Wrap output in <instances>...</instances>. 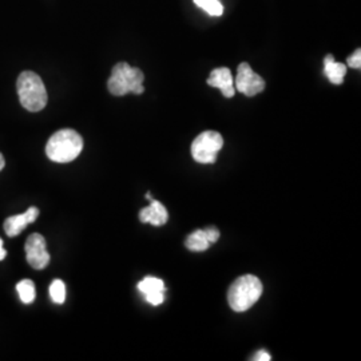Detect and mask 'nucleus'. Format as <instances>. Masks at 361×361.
Instances as JSON below:
<instances>
[{
	"instance_id": "obj_1",
	"label": "nucleus",
	"mask_w": 361,
	"mask_h": 361,
	"mask_svg": "<svg viewBox=\"0 0 361 361\" xmlns=\"http://www.w3.org/2000/svg\"><path fill=\"white\" fill-rule=\"evenodd\" d=\"M83 138L75 130L62 129L52 134L46 146V154L56 164H68L79 157Z\"/></svg>"
},
{
	"instance_id": "obj_2",
	"label": "nucleus",
	"mask_w": 361,
	"mask_h": 361,
	"mask_svg": "<svg viewBox=\"0 0 361 361\" xmlns=\"http://www.w3.org/2000/svg\"><path fill=\"white\" fill-rule=\"evenodd\" d=\"M16 89L20 104L28 111L38 113L46 107L49 101L47 90L38 74L32 71H23L18 78Z\"/></svg>"
},
{
	"instance_id": "obj_3",
	"label": "nucleus",
	"mask_w": 361,
	"mask_h": 361,
	"mask_svg": "<svg viewBox=\"0 0 361 361\" xmlns=\"http://www.w3.org/2000/svg\"><path fill=\"white\" fill-rule=\"evenodd\" d=\"M262 295V284L256 276L246 274L238 277L228 290V302L234 312L249 310Z\"/></svg>"
},
{
	"instance_id": "obj_4",
	"label": "nucleus",
	"mask_w": 361,
	"mask_h": 361,
	"mask_svg": "<svg viewBox=\"0 0 361 361\" xmlns=\"http://www.w3.org/2000/svg\"><path fill=\"white\" fill-rule=\"evenodd\" d=\"M143 80L145 75L140 68L121 62L114 66L107 82V89L116 97H123L129 92L140 95L145 92Z\"/></svg>"
},
{
	"instance_id": "obj_5",
	"label": "nucleus",
	"mask_w": 361,
	"mask_h": 361,
	"mask_svg": "<svg viewBox=\"0 0 361 361\" xmlns=\"http://www.w3.org/2000/svg\"><path fill=\"white\" fill-rule=\"evenodd\" d=\"M222 146L224 138L217 131L207 130L201 133L192 143V155L194 161L204 165L214 164Z\"/></svg>"
},
{
	"instance_id": "obj_6",
	"label": "nucleus",
	"mask_w": 361,
	"mask_h": 361,
	"mask_svg": "<svg viewBox=\"0 0 361 361\" xmlns=\"http://www.w3.org/2000/svg\"><path fill=\"white\" fill-rule=\"evenodd\" d=\"M234 89L238 92H243L246 97H255L265 89V80L253 71L249 63L243 62L237 68Z\"/></svg>"
},
{
	"instance_id": "obj_7",
	"label": "nucleus",
	"mask_w": 361,
	"mask_h": 361,
	"mask_svg": "<svg viewBox=\"0 0 361 361\" xmlns=\"http://www.w3.org/2000/svg\"><path fill=\"white\" fill-rule=\"evenodd\" d=\"M26 256L27 262L34 268V269H44L50 264V253L47 252V245L46 240L42 234L39 233H32L26 243Z\"/></svg>"
},
{
	"instance_id": "obj_8",
	"label": "nucleus",
	"mask_w": 361,
	"mask_h": 361,
	"mask_svg": "<svg viewBox=\"0 0 361 361\" xmlns=\"http://www.w3.org/2000/svg\"><path fill=\"white\" fill-rule=\"evenodd\" d=\"M39 217L38 207H31L27 209L26 213L11 216L4 221V232L8 237H16L18 234L26 229L28 224L35 222Z\"/></svg>"
},
{
	"instance_id": "obj_9",
	"label": "nucleus",
	"mask_w": 361,
	"mask_h": 361,
	"mask_svg": "<svg viewBox=\"0 0 361 361\" xmlns=\"http://www.w3.org/2000/svg\"><path fill=\"white\" fill-rule=\"evenodd\" d=\"M207 85L219 89L225 98H233L235 94L232 71L228 67H219L213 70L207 79Z\"/></svg>"
},
{
	"instance_id": "obj_10",
	"label": "nucleus",
	"mask_w": 361,
	"mask_h": 361,
	"mask_svg": "<svg viewBox=\"0 0 361 361\" xmlns=\"http://www.w3.org/2000/svg\"><path fill=\"white\" fill-rule=\"evenodd\" d=\"M169 214L166 207L159 201L152 200L150 205L143 207L140 212V221L143 224H152L153 226H162L168 222Z\"/></svg>"
},
{
	"instance_id": "obj_11",
	"label": "nucleus",
	"mask_w": 361,
	"mask_h": 361,
	"mask_svg": "<svg viewBox=\"0 0 361 361\" xmlns=\"http://www.w3.org/2000/svg\"><path fill=\"white\" fill-rule=\"evenodd\" d=\"M324 73L334 85H341L347 75V66L336 62L334 55H326L324 59Z\"/></svg>"
},
{
	"instance_id": "obj_12",
	"label": "nucleus",
	"mask_w": 361,
	"mask_h": 361,
	"mask_svg": "<svg viewBox=\"0 0 361 361\" xmlns=\"http://www.w3.org/2000/svg\"><path fill=\"white\" fill-rule=\"evenodd\" d=\"M209 246H210V243L207 238L205 231H202V229L192 233L186 240V247L192 252H205L209 249Z\"/></svg>"
},
{
	"instance_id": "obj_13",
	"label": "nucleus",
	"mask_w": 361,
	"mask_h": 361,
	"mask_svg": "<svg viewBox=\"0 0 361 361\" xmlns=\"http://www.w3.org/2000/svg\"><path fill=\"white\" fill-rule=\"evenodd\" d=\"M16 290L19 293V297L22 300V302L25 304H31L34 302L35 297H37V292H35V284L31 280H22L16 285Z\"/></svg>"
},
{
	"instance_id": "obj_14",
	"label": "nucleus",
	"mask_w": 361,
	"mask_h": 361,
	"mask_svg": "<svg viewBox=\"0 0 361 361\" xmlns=\"http://www.w3.org/2000/svg\"><path fill=\"white\" fill-rule=\"evenodd\" d=\"M194 4L209 13L210 16H221L224 13V6L219 0H193Z\"/></svg>"
},
{
	"instance_id": "obj_15",
	"label": "nucleus",
	"mask_w": 361,
	"mask_h": 361,
	"mask_svg": "<svg viewBox=\"0 0 361 361\" xmlns=\"http://www.w3.org/2000/svg\"><path fill=\"white\" fill-rule=\"evenodd\" d=\"M138 289L142 295L154 292V290H165V284L162 280L155 277H146L138 284Z\"/></svg>"
},
{
	"instance_id": "obj_16",
	"label": "nucleus",
	"mask_w": 361,
	"mask_h": 361,
	"mask_svg": "<svg viewBox=\"0 0 361 361\" xmlns=\"http://www.w3.org/2000/svg\"><path fill=\"white\" fill-rule=\"evenodd\" d=\"M50 297L55 304H63L66 300V285L62 280H54L50 285Z\"/></svg>"
},
{
	"instance_id": "obj_17",
	"label": "nucleus",
	"mask_w": 361,
	"mask_h": 361,
	"mask_svg": "<svg viewBox=\"0 0 361 361\" xmlns=\"http://www.w3.org/2000/svg\"><path fill=\"white\" fill-rule=\"evenodd\" d=\"M146 301L154 307L161 305L164 301H165V295H164V290H154V292H150V293H146Z\"/></svg>"
},
{
	"instance_id": "obj_18",
	"label": "nucleus",
	"mask_w": 361,
	"mask_h": 361,
	"mask_svg": "<svg viewBox=\"0 0 361 361\" xmlns=\"http://www.w3.org/2000/svg\"><path fill=\"white\" fill-rule=\"evenodd\" d=\"M347 63H348L349 67L350 68H361V50L360 49H357L356 51L353 52L350 56L348 58V61H347Z\"/></svg>"
},
{
	"instance_id": "obj_19",
	"label": "nucleus",
	"mask_w": 361,
	"mask_h": 361,
	"mask_svg": "<svg viewBox=\"0 0 361 361\" xmlns=\"http://www.w3.org/2000/svg\"><path fill=\"white\" fill-rule=\"evenodd\" d=\"M205 234H207V238L209 240L210 244H214V243L219 241V232L217 229H214V228H207V229H205Z\"/></svg>"
},
{
	"instance_id": "obj_20",
	"label": "nucleus",
	"mask_w": 361,
	"mask_h": 361,
	"mask_svg": "<svg viewBox=\"0 0 361 361\" xmlns=\"http://www.w3.org/2000/svg\"><path fill=\"white\" fill-rule=\"evenodd\" d=\"M253 360L255 361H269L271 360V356L268 353V352H265V350H259L256 353V356L253 357Z\"/></svg>"
},
{
	"instance_id": "obj_21",
	"label": "nucleus",
	"mask_w": 361,
	"mask_h": 361,
	"mask_svg": "<svg viewBox=\"0 0 361 361\" xmlns=\"http://www.w3.org/2000/svg\"><path fill=\"white\" fill-rule=\"evenodd\" d=\"M7 256V250L3 247V240L0 238V261H3Z\"/></svg>"
},
{
	"instance_id": "obj_22",
	"label": "nucleus",
	"mask_w": 361,
	"mask_h": 361,
	"mask_svg": "<svg viewBox=\"0 0 361 361\" xmlns=\"http://www.w3.org/2000/svg\"><path fill=\"white\" fill-rule=\"evenodd\" d=\"M4 165H6V161H4V157L1 155L0 153V171L4 169Z\"/></svg>"
}]
</instances>
